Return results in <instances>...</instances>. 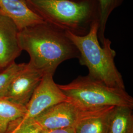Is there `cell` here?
<instances>
[{"instance_id":"cell-1","label":"cell","mask_w":133,"mask_h":133,"mask_svg":"<svg viewBox=\"0 0 133 133\" xmlns=\"http://www.w3.org/2000/svg\"><path fill=\"white\" fill-rule=\"evenodd\" d=\"M18 39L30 56L29 64L44 75H54L62 62L79 57L66 32L45 21L19 30Z\"/></svg>"},{"instance_id":"cell-2","label":"cell","mask_w":133,"mask_h":133,"mask_svg":"<svg viewBox=\"0 0 133 133\" xmlns=\"http://www.w3.org/2000/svg\"><path fill=\"white\" fill-rule=\"evenodd\" d=\"M29 7L49 24L77 36L88 33L99 11L94 0H25Z\"/></svg>"},{"instance_id":"cell-3","label":"cell","mask_w":133,"mask_h":133,"mask_svg":"<svg viewBox=\"0 0 133 133\" xmlns=\"http://www.w3.org/2000/svg\"><path fill=\"white\" fill-rule=\"evenodd\" d=\"M98 31V22H95L84 36L66 33L79 51V63L87 67L88 76L110 87L125 89L122 76L115 66L116 52L111 48V42L105 38L101 46Z\"/></svg>"},{"instance_id":"cell-4","label":"cell","mask_w":133,"mask_h":133,"mask_svg":"<svg viewBox=\"0 0 133 133\" xmlns=\"http://www.w3.org/2000/svg\"><path fill=\"white\" fill-rule=\"evenodd\" d=\"M58 86L68 99L87 109L133 107V97L125 89L110 87L88 76H78L68 84Z\"/></svg>"},{"instance_id":"cell-5","label":"cell","mask_w":133,"mask_h":133,"mask_svg":"<svg viewBox=\"0 0 133 133\" xmlns=\"http://www.w3.org/2000/svg\"><path fill=\"white\" fill-rule=\"evenodd\" d=\"M95 109L83 108L69 99L50 107L34 119L43 129L74 127L80 119Z\"/></svg>"},{"instance_id":"cell-6","label":"cell","mask_w":133,"mask_h":133,"mask_svg":"<svg viewBox=\"0 0 133 133\" xmlns=\"http://www.w3.org/2000/svg\"><path fill=\"white\" fill-rule=\"evenodd\" d=\"M53 75L44 74L27 105L25 119H34L53 105L69 99L55 83Z\"/></svg>"},{"instance_id":"cell-7","label":"cell","mask_w":133,"mask_h":133,"mask_svg":"<svg viewBox=\"0 0 133 133\" xmlns=\"http://www.w3.org/2000/svg\"><path fill=\"white\" fill-rule=\"evenodd\" d=\"M43 75L42 72L27 63L24 69L14 77L2 98L26 107Z\"/></svg>"},{"instance_id":"cell-8","label":"cell","mask_w":133,"mask_h":133,"mask_svg":"<svg viewBox=\"0 0 133 133\" xmlns=\"http://www.w3.org/2000/svg\"><path fill=\"white\" fill-rule=\"evenodd\" d=\"M19 31L12 19L0 12V69L15 62L22 51L18 43Z\"/></svg>"},{"instance_id":"cell-9","label":"cell","mask_w":133,"mask_h":133,"mask_svg":"<svg viewBox=\"0 0 133 133\" xmlns=\"http://www.w3.org/2000/svg\"><path fill=\"white\" fill-rule=\"evenodd\" d=\"M0 12L12 19L19 30L44 22L25 0H0Z\"/></svg>"},{"instance_id":"cell-10","label":"cell","mask_w":133,"mask_h":133,"mask_svg":"<svg viewBox=\"0 0 133 133\" xmlns=\"http://www.w3.org/2000/svg\"><path fill=\"white\" fill-rule=\"evenodd\" d=\"M114 107L91 111L76 123L75 133H107L109 114Z\"/></svg>"},{"instance_id":"cell-11","label":"cell","mask_w":133,"mask_h":133,"mask_svg":"<svg viewBox=\"0 0 133 133\" xmlns=\"http://www.w3.org/2000/svg\"><path fill=\"white\" fill-rule=\"evenodd\" d=\"M107 133H133V108L114 107L109 114Z\"/></svg>"},{"instance_id":"cell-12","label":"cell","mask_w":133,"mask_h":133,"mask_svg":"<svg viewBox=\"0 0 133 133\" xmlns=\"http://www.w3.org/2000/svg\"><path fill=\"white\" fill-rule=\"evenodd\" d=\"M25 106L0 98V133H5L10 124L26 114Z\"/></svg>"},{"instance_id":"cell-13","label":"cell","mask_w":133,"mask_h":133,"mask_svg":"<svg viewBox=\"0 0 133 133\" xmlns=\"http://www.w3.org/2000/svg\"><path fill=\"white\" fill-rule=\"evenodd\" d=\"M99 11L98 37L102 44L105 38L106 25L109 15L113 10L121 5L124 0H94Z\"/></svg>"},{"instance_id":"cell-14","label":"cell","mask_w":133,"mask_h":133,"mask_svg":"<svg viewBox=\"0 0 133 133\" xmlns=\"http://www.w3.org/2000/svg\"><path fill=\"white\" fill-rule=\"evenodd\" d=\"M26 64L14 62L0 69V98L4 97L14 77L24 69Z\"/></svg>"},{"instance_id":"cell-15","label":"cell","mask_w":133,"mask_h":133,"mask_svg":"<svg viewBox=\"0 0 133 133\" xmlns=\"http://www.w3.org/2000/svg\"><path fill=\"white\" fill-rule=\"evenodd\" d=\"M41 129L34 119H25L22 117L10 124L5 133H40Z\"/></svg>"},{"instance_id":"cell-16","label":"cell","mask_w":133,"mask_h":133,"mask_svg":"<svg viewBox=\"0 0 133 133\" xmlns=\"http://www.w3.org/2000/svg\"><path fill=\"white\" fill-rule=\"evenodd\" d=\"M40 133H75L74 127H68L65 128L54 129H42Z\"/></svg>"},{"instance_id":"cell-17","label":"cell","mask_w":133,"mask_h":133,"mask_svg":"<svg viewBox=\"0 0 133 133\" xmlns=\"http://www.w3.org/2000/svg\"><path fill=\"white\" fill-rule=\"evenodd\" d=\"M69 1H74V2H81L84 0H69Z\"/></svg>"},{"instance_id":"cell-18","label":"cell","mask_w":133,"mask_h":133,"mask_svg":"<svg viewBox=\"0 0 133 133\" xmlns=\"http://www.w3.org/2000/svg\"></svg>"}]
</instances>
